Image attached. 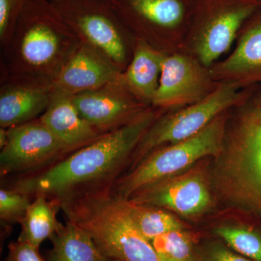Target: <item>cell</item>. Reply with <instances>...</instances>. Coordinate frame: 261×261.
Returning <instances> with one entry per match:
<instances>
[{
  "instance_id": "ac0fdd59",
  "label": "cell",
  "mask_w": 261,
  "mask_h": 261,
  "mask_svg": "<svg viewBox=\"0 0 261 261\" xmlns=\"http://www.w3.org/2000/svg\"><path fill=\"white\" fill-rule=\"evenodd\" d=\"M49 99L42 90L16 89L0 98V125L11 128L34 119L48 106Z\"/></svg>"
},
{
  "instance_id": "603a6c76",
  "label": "cell",
  "mask_w": 261,
  "mask_h": 261,
  "mask_svg": "<svg viewBox=\"0 0 261 261\" xmlns=\"http://www.w3.org/2000/svg\"><path fill=\"white\" fill-rule=\"evenodd\" d=\"M195 261H254L234 251L222 240L205 234L197 245Z\"/></svg>"
},
{
  "instance_id": "4316f807",
  "label": "cell",
  "mask_w": 261,
  "mask_h": 261,
  "mask_svg": "<svg viewBox=\"0 0 261 261\" xmlns=\"http://www.w3.org/2000/svg\"><path fill=\"white\" fill-rule=\"evenodd\" d=\"M252 99L257 106H261V89L257 92L256 95L252 98Z\"/></svg>"
},
{
  "instance_id": "f1b7e54d",
  "label": "cell",
  "mask_w": 261,
  "mask_h": 261,
  "mask_svg": "<svg viewBox=\"0 0 261 261\" xmlns=\"http://www.w3.org/2000/svg\"><path fill=\"white\" fill-rule=\"evenodd\" d=\"M4 261H10V260H9V258H8V257H7L6 258H5V260Z\"/></svg>"
},
{
  "instance_id": "277c9868",
  "label": "cell",
  "mask_w": 261,
  "mask_h": 261,
  "mask_svg": "<svg viewBox=\"0 0 261 261\" xmlns=\"http://www.w3.org/2000/svg\"><path fill=\"white\" fill-rule=\"evenodd\" d=\"M227 123L226 111L193 137L154 149L135 168L121 175L111 185V190L128 200L149 184L186 171L202 160L215 159L224 145Z\"/></svg>"
},
{
  "instance_id": "5b68a950",
  "label": "cell",
  "mask_w": 261,
  "mask_h": 261,
  "mask_svg": "<svg viewBox=\"0 0 261 261\" xmlns=\"http://www.w3.org/2000/svg\"><path fill=\"white\" fill-rule=\"evenodd\" d=\"M252 97V87L243 88L231 82H220L214 92L202 100L158 118L137 145L126 171L135 168L154 149L193 137L221 113L243 106Z\"/></svg>"
},
{
  "instance_id": "ba28073f",
  "label": "cell",
  "mask_w": 261,
  "mask_h": 261,
  "mask_svg": "<svg viewBox=\"0 0 261 261\" xmlns=\"http://www.w3.org/2000/svg\"><path fill=\"white\" fill-rule=\"evenodd\" d=\"M72 153L41 120L8 130V139L0 152L1 176L29 174Z\"/></svg>"
},
{
  "instance_id": "52a82bcc",
  "label": "cell",
  "mask_w": 261,
  "mask_h": 261,
  "mask_svg": "<svg viewBox=\"0 0 261 261\" xmlns=\"http://www.w3.org/2000/svg\"><path fill=\"white\" fill-rule=\"evenodd\" d=\"M213 194L211 165L206 159L186 171L149 184L128 200L161 207L187 219H196L213 208Z\"/></svg>"
},
{
  "instance_id": "6da1fadb",
  "label": "cell",
  "mask_w": 261,
  "mask_h": 261,
  "mask_svg": "<svg viewBox=\"0 0 261 261\" xmlns=\"http://www.w3.org/2000/svg\"><path fill=\"white\" fill-rule=\"evenodd\" d=\"M159 118L145 111L129 123L47 167L22 175L8 188L34 198L58 200L91 189L111 185L126 171L130 158L147 130Z\"/></svg>"
},
{
  "instance_id": "7a4b0ae2",
  "label": "cell",
  "mask_w": 261,
  "mask_h": 261,
  "mask_svg": "<svg viewBox=\"0 0 261 261\" xmlns=\"http://www.w3.org/2000/svg\"><path fill=\"white\" fill-rule=\"evenodd\" d=\"M55 201L66 221L87 231L105 257L121 261H163L134 224L126 200L115 194L111 185Z\"/></svg>"
},
{
  "instance_id": "9a60e30c",
  "label": "cell",
  "mask_w": 261,
  "mask_h": 261,
  "mask_svg": "<svg viewBox=\"0 0 261 261\" xmlns=\"http://www.w3.org/2000/svg\"><path fill=\"white\" fill-rule=\"evenodd\" d=\"M49 240L53 247L47 254L48 261H103L93 240L83 228L66 221L58 226Z\"/></svg>"
},
{
  "instance_id": "30bf717a",
  "label": "cell",
  "mask_w": 261,
  "mask_h": 261,
  "mask_svg": "<svg viewBox=\"0 0 261 261\" xmlns=\"http://www.w3.org/2000/svg\"><path fill=\"white\" fill-rule=\"evenodd\" d=\"M237 47L224 61L211 68L216 82H231L243 88L261 85V9L245 23Z\"/></svg>"
},
{
  "instance_id": "44dd1931",
  "label": "cell",
  "mask_w": 261,
  "mask_h": 261,
  "mask_svg": "<svg viewBox=\"0 0 261 261\" xmlns=\"http://www.w3.org/2000/svg\"><path fill=\"white\" fill-rule=\"evenodd\" d=\"M205 235L184 228L160 235L151 243L163 261H195L197 245Z\"/></svg>"
},
{
  "instance_id": "5bb4252c",
  "label": "cell",
  "mask_w": 261,
  "mask_h": 261,
  "mask_svg": "<svg viewBox=\"0 0 261 261\" xmlns=\"http://www.w3.org/2000/svg\"><path fill=\"white\" fill-rule=\"evenodd\" d=\"M116 78L114 72L107 65L87 53H77L65 65L58 80L64 94L94 90Z\"/></svg>"
},
{
  "instance_id": "2e32d148",
  "label": "cell",
  "mask_w": 261,
  "mask_h": 261,
  "mask_svg": "<svg viewBox=\"0 0 261 261\" xmlns=\"http://www.w3.org/2000/svg\"><path fill=\"white\" fill-rule=\"evenodd\" d=\"M61 210L56 201L42 195L33 198L32 203L21 222V231L18 241L39 249L41 244L50 239L61 223L57 219V213Z\"/></svg>"
},
{
  "instance_id": "4dcf8cb0",
  "label": "cell",
  "mask_w": 261,
  "mask_h": 261,
  "mask_svg": "<svg viewBox=\"0 0 261 261\" xmlns=\"http://www.w3.org/2000/svg\"><path fill=\"white\" fill-rule=\"evenodd\" d=\"M259 1H260V3H261V0H259Z\"/></svg>"
},
{
  "instance_id": "cb8c5ba5",
  "label": "cell",
  "mask_w": 261,
  "mask_h": 261,
  "mask_svg": "<svg viewBox=\"0 0 261 261\" xmlns=\"http://www.w3.org/2000/svg\"><path fill=\"white\" fill-rule=\"evenodd\" d=\"M25 0H0V34L4 35L23 11Z\"/></svg>"
},
{
  "instance_id": "3957f363",
  "label": "cell",
  "mask_w": 261,
  "mask_h": 261,
  "mask_svg": "<svg viewBox=\"0 0 261 261\" xmlns=\"http://www.w3.org/2000/svg\"><path fill=\"white\" fill-rule=\"evenodd\" d=\"M213 190L247 215L261 219V106H242L211 166Z\"/></svg>"
},
{
  "instance_id": "7c38bea8",
  "label": "cell",
  "mask_w": 261,
  "mask_h": 261,
  "mask_svg": "<svg viewBox=\"0 0 261 261\" xmlns=\"http://www.w3.org/2000/svg\"><path fill=\"white\" fill-rule=\"evenodd\" d=\"M82 118L100 132L119 128L145 111L140 103L119 94L88 90L71 95Z\"/></svg>"
},
{
  "instance_id": "9c48e42d",
  "label": "cell",
  "mask_w": 261,
  "mask_h": 261,
  "mask_svg": "<svg viewBox=\"0 0 261 261\" xmlns=\"http://www.w3.org/2000/svg\"><path fill=\"white\" fill-rule=\"evenodd\" d=\"M210 70L187 53L165 56L159 85L152 104L163 108H180L207 97L219 85Z\"/></svg>"
},
{
  "instance_id": "ffe728a7",
  "label": "cell",
  "mask_w": 261,
  "mask_h": 261,
  "mask_svg": "<svg viewBox=\"0 0 261 261\" xmlns=\"http://www.w3.org/2000/svg\"><path fill=\"white\" fill-rule=\"evenodd\" d=\"M211 235L230 248L254 261H261V221L238 225H219Z\"/></svg>"
},
{
  "instance_id": "4fadbf2b",
  "label": "cell",
  "mask_w": 261,
  "mask_h": 261,
  "mask_svg": "<svg viewBox=\"0 0 261 261\" xmlns=\"http://www.w3.org/2000/svg\"><path fill=\"white\" fill-rule=\"evenodd\" d=\"M40 120L72 152L102 135L80 116L70 94L53 99Z\"/></svg>"
},
{
  "instance_id": "f546056e",
  "label": "cell",
  "mask_w": 261,
  "mask_h": 261,
  "mask_svg": "<svg viewBox=\"0 0 261 261\" xmlns=\"http://www.w3.org/2000/svg\"><path fill=\"white\" fill-rule=\"evenodd\" d=\"M102 1H108V2H111V0H102Z\"/></svg>"
},
{
  "instance_id": "484cf974",
  "label": "cell",
  "mask_w": 261,
  "mask_h": 261,
  "mask_svg": "<svg viewBox=\"0 0 261 261\" xmlns=\"http://www.w3.org/2000/svg\"><path fill=\"white\" fill-rule=\"evenodd\" d=\"M8 139V130H5L4 128H1L0 130V147L1 149L5 145Z\"/></svg>"
},
{
  "instance_id": "83f0119b",
  "label": "cell",
  "mask_w": 261,
  "mask_h": 261,
  "mask_svg": "<svg viewBox=\"0 0 261 261\" xmlns=\"http://www.w3.org/2000/svg\"><path fill=\"white\" fill-rule=\"evenodd\" d=\"M103 261H121V260H116V259L108 258V257H106V258L105 259V260Z\"/></svg>"
},
{
  "instance_id": "7402d4cb",
  "label": "cell",
  "mask_w": 261,
  "mask_h": 261,
  "mask_svg": "<svg viewBox=\"0 0 261 261\" xmlns=\"http://www.w3.org/2000/svg\"><path fill=\"white\" fill-rule=\"evenodd\" d=\"M32 197L2 187L0 190V219L4 224H20L32 203Z\"/></svg>"
},
{
  "instance_id": "d6986e66",
  "label": "cell",
  "mask_w": 261,
  "mask_h": 261,
  "mask_svg": "<svg viewBox=\"0 0 261 261\" xmlns=\"http://www.w3.org/2000/svg\"><path fill=\"white\" fill-rule=\"evenodd\" d=\"M126 204L134 224L149 242L169 231L191 228L172 213L161 207L135 203L128 200Z\"/></svg>"
},
{
  "instance_id": "8fae6325",
  "label": "cell",
  "mask_w": 261,
  "mask_h": 261,
  "mask_svg": "<svg viewBox=\"0 0 261 261\" xmlns=\"http://www.w3.org/2000/svg\"><path fill=\"white\" fill-rule=\"evenodd\" d=\"M117 13L130 23L163 32L190 27L194 0H111Z\"/></svg>"
},
{
  "instance_id": "d4e9b609",
  "label": "cell",
  "mask_w": 261,
  "mask_h": 261,
  "mask_svg": "<svg viewBox=\"0 0 261 261\" xmlns=\"http://www.w3.org/2000/svg\"><path fill=\"white\" fill-rule=\"evenodd\" d=\"M8 250V257L10 261H48L41 256L39 249L18 240L9 244Z\"/></svg>"
},
{
  "instance_id": "e0dca14e",
  "label": "cell",
  "mask_w": 261,
  "mask_h": 261,
  "mask_svg": "<svg viewBox=\"0 0 261 261\" xmlns=\"http://www.w3.org/2000/svg\"><path fill=\"white\" fill-rule=\"evenodd\" d=\"M165 56L145 44L137 48L126 81L137 95L152 102L159 85Z\"/></svg>"
},
{
  "instance_id": "8992f818",
  "label": "cell",
  "mask_w": 261,
  "mask_h": 261,
  "mask_svg": "<svg viewBox=\"0 0 261 261\" xmlns=\"http://www.w3.org/2000/svg\"><path fill=\"white\" fill-rule=\"evenodd\" d=\"M260 9L259 0H194L188 29L192 56L211 68L230 49L247 20Z\"/></svg>"
}]
</instances>
